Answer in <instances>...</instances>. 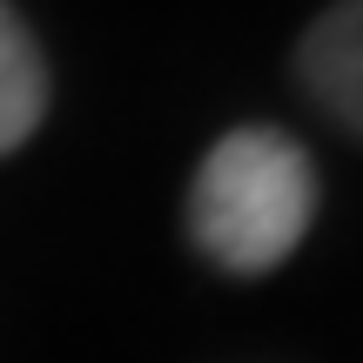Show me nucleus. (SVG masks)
<instances>
[{"mask_svg":"<svg viewBox=\"0 0 363 363\" xmlns=\"http://www.w3.org/2000/svg\"><path fill=\"white\" fill-rule=\"evenodd\" d=\"M316 169L283 128H235L202 155L189 189V235L216 269L262 276L310 235Z\"/></svg>","mask_w":363,"mask_h":363,"instance_id":"nucleus-1","label":"nucleus"},{"mask_svg":"<svg viewBox=\"0 0 363 363\" xmlns=\"http://www.w3.org/2000/svg\"><path fill=\"white\" fill-rule=\"evenodd\" d=\"M296 74L343 128L363 135V0H337L330 13H316L296 48Z\"/></svg>","mask_w":363,"mask_h":363,"instance_id":"nucleus-2","label":"nucleus"},{"mask_svg":"<svg viewBox=\"0 0 363 363\" xmlns=\"http://www.w3.org/2000/svg\"><path fill=\"white\" fill-rule=\"evenodd\" d=\"M40 108H48V67H40L34 34L21 27V13L0 0V155L21 148L40 128Z\"/></svg>","mask_w":363,"mask_h":363,"instance_id":"nucleus-3","label":"nucleus"}]
</instances>
